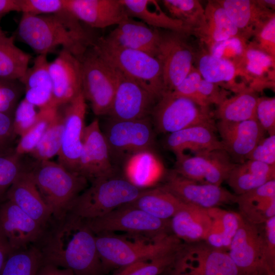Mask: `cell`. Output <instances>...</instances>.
<instances>
[{
    "instance_id": "6da1fadb",
    "label": "cell",
    "mask_w": 275,
    "mask_h": 275,
    "mask_svg": "<svg viewBox=\"0 0 275 275\" xmlns=\"http://www.w3.org/2000/svg\"><path fill=\"white\" fill-rule=\"evenodd\" d=\"M42 262L68 268L75 275H104L95 235L84 220L70 212L59 218H52L35 244Z\"/></svg>"
},
{
    "instance_id": "7a4b0ae2",
    "label": "cell",
    "mask_w": 275,
    "mask_h": 275,
    "mask_svg": "<svg viewBox=\"0 0 275 275\" xmlns=\"http://www.w3.org/2000/svg\"><path fill=\"white\" fill-rule=\"evenodd\" d=\"M17 35L38 55H47L61 46L78 59L95 40L66 9L54 14H22Z\"/></svg>"
},
{
    "instance_id": "3957f363",
    "label": "cell",
    "mask_w": 275,
    "mask_h": 275,
    "mask_svg": "<svg viewBox=\"0 0 275 275\" xmlns=\"http://www.w3.org/2000/svg\"><path fill=\"white\" fill-rule=\"evenodd\" d=\"M37 161L30 170L36 186L52 218H60L69 211L73 201L86 188L88 180L59 162Z\"/></svg>"
},
{
    "instance_id": "277c9868",
    "label": "cell",
    "mask_w": 275,
    "mask_h": 275,
    "mask_svg": "<svg viewBox=\"0 0 275 275\" xmlns=\"http://www.w3.org/2000/svg\"><path fill=\"white\" fill-rule=\"evenodd\" d=\"M92 46L109 65L140 85L157 100L164 93L161 66L157 58L113 45L103 37L96 39Z\"/></svg>"
},
{
    "instance_id": "5b68a950",
    "label": "cell",
    "mask_w": 275,
    "mask_h": 275,
    "mask_svg": "<svg viewBox=\"0 0 275 275\" xmlns=\"http://www.w3.org/2000/svg\"><path fill=\"white\" fill-rule=\"evenodd\" d=\"M143 189L115 175L95 179L74 199L69 211L84 220L97 218L134 201Z\"/></svg>"
},
{
    "instance_id": "8992f818",
    "label": "cell",
    "mask_w": 275,
    "mask_h": 275,
    "mask_svg": "<svg viewBox=\"0 0 275 275\" xmlns=\"http://www.w3.org/2000/svg\"><path fill=\"white\" fill-rule=\"evenodd\" d=\"M95 240L105 272L113 267L151 261L179 250L184 244L173 234L150 243L131 242L111 234L95 235Z\"/></svg>"
},
{
    "instance_id": "52a82bcc",
    "label": "cell",
    "mask_w": 275,
    "mask_h": 275,
    "mask_svg": "<svg viewBox=\"0 0 275 275\" xmlns=\"http://www.w3.org/2000/svg\"><path fill=\"white\" fill-rule=\"evenodd\" d=\"M214 112L188 98L164 92L156 101L150 118L156 131L170 134L199 125L216 127Z\"/></svg>"
},
{
    "instance_id": "ba28073f",
    "label": "cell",
    "mask_w": 275,
    "mask_h": 275,
    "mask_svg": "<svg viewBox=\"0 0 275 275\" xmlns=\"http://www.w3.org/2000/svg\"><path fill=\"white\" fill-rule=\"evenodd\" d=\"M84 221L95 235L121 231L156 240L172 234L170 219L157 218L140 209L124 206Z\"/></svg>"
},
{
    "instance_id": "9c48e42d",
    "label": "cell",
    "mask_w": 275,
    "mask_h": 275,
    "mask_svg": "<svg viewBox=\"0 0 275 275\" xmlns=\"http://www.w3.org/2000/svg\"><path fill=\"white\" fill-rule=\"evenodd\" d=\"M189 34L173 31H160L156 58L162 72L164 92H173L194 66L197 47Z\"/></svg>"
},
{
    "instance_id": "30bf717a",
    "label": "cell",
    "mask_w": 275,
    "mask_h": 275,
    "mask_svg": "<svg viewBox=\"0 0 275 275\" xmlns=\"http://www.w3.org/2000/svg\"><path fill=\"white\" fill-rule=\"evenodd\" d=\"M81 64L82 92L94 114L107 115L115 93V79L109 65L90 46L79 58Z\"/></svg>"
},
{
    "instance_id": "8fae6325",
    "label": "cell",
    "mask_w": 275,
    "mask_h": 275,
    "mask_svg": "<svg viewBox=\"0 0 275 275\" xmlns=\"http://www.w3.org/2000/svg\"><path fill=\"white\" fill-rule=\"evenodd\" d=\"M112 161L124 160L130 155L145 150H152L154 131L150 117L136 120L109 119L104 131Z\"/></svg>"
},
{
    "instance_id": "7c38bea8",
    "label": "cell",
    "mask_w": 275,
    "mask_h": 275,
    "mask_svg": "<svg viewBox=\"0 0 275 275\" xmlns=\"http://www.w3.org/2000/svg\"><path fill=\"white\" fill-rule=\"evenodd\" d=\"M176 155L174 171L180 176L202 183L221 186L236 164L223 149Z\"/></svg>"
},
{
    "instance_id": "4fadbf2b",
    "label": "cell",
    "mask_w": 275,
    "mask_h": 275,
    "mask_svg": "<svg viewBox=\"0 0 275 275\" xmlns=\"http://www.w3.org/2000/svg\"><path fill=\"white\" fill-rule=\"evenodd\" d=\"M264 224H252L240 218L228 251L240 272L258 275L270 269L265 253Z\"/></svg>"
},
{
    "instance_id": "5bb4252c",
    "label": "cell",
    "mask_w": 275,
    "mask_h": 275,
    "mask_svg": "<svg viewBox=\"0 0 275 275\" xmlns=\"http://www.w3.org/2000/svg\"><path fill=\"white\" fill-rule=\"evenodd\" d=\"M109 66L115 83V95L107 115L109 118L130 120L150 117L157 100L136 82Z\"/></svg>"
},
{
    "instance_id": "9a60e30c",
    "label": "cell",
    "mask_w": 275,
    "mask_h": 275,
    "mask_svg": "<svg viewBox=\"0 0 275 275\" xmlns=\"http://www.w3.org/2000/svg\"><path fill=\"white\" fill-rule=\"evenodd\" d=\"M161 188L183 203L209 209L236 203L237 196L227 189L211 184L202 183L170 172Z\"/></svg>"
},
{
    "instance_id": "2e32d148",
    "label": "cell",
    "mask_w": 275,
    "mask_h": 275,
    "mask_svg": "<svg viewBox=\"0 0 275 275\" xmlns=\"http://www.w3.org/2000/svg\"><path fill=\"white\" fill-rule=\"evenodd\" d=\"M77 173L91 181L115 175L107 143L98 119L85 128Z\"/></svg>"
},
{
    "instance_id": "e0dca14e",
    "label": "cell",
    "mask_w": 275,
    "mask_h": 275,
    "mask_svg": "<svg viewBox=\"0 0 275 275\" xmlns=\"http://www.w3.org/2000/svg\"><path fill=\"white\" fill-rule=\"evenodd\" d=\"M180 269H191L197 275H240L228 252L205 241L185 243L175 263Z\"/></svg>"
},
{
    "instance_id": "ac0fdd59",
    "label": "cell",
    "mask_w": 275,
    "mask_h": 275,
    "mask_svg": "<svg viewBox=\"0 0 275 275\" xmlns=\"http://www.w3.org/2000/svg\"><path fill=\"white\" fill-rule=\"evenodd\" d=\"M63 114L64 129L59 163L67 170L76 173L82 147L86 100L81 92L65 105Z\"/></svg>"
},
{
    "instance_id": "d6986e66",
    "label": "cell",
    "mask_w": 275,
    "mask_h": 275,
    "mask_svg": "<svg viewBox=\"0 0 275 275\" xmlns=\"http://www.w3.org/2000/svg\"><path fill=\"white\" fill-rule=\"evenodd\" d=\"M44 228L16 205L7 200L0 205V231L12 251L36 244Z\"/></svg>"
},
{
    "instance_id": "ffe728a7",
    "label": "cell",
    "mask_w": 275,
    "mask_h": 275,
    "mask_svg": "<svg viewBox=\"0 0 275 275\" xmlns=\"http://www.w3.org/2000/svg\"><path fill=\"white\" fill-rule=\"evenodd\" d=\"M48 70L53 101L57 107L67 104L82 92L80 62L70 52L62 49L58 56L49 62Z\"/></svg>"
},
{
    "instance_id": "44dd1931",
    "label": "cell",
    "mask_w": 275,
    "mask_h": 275,
    "mask_svg": "<svg viewBox=\"0 0 275 275\" xmlns=\"http://www.w3.org/2000/svg\"><path fill=\"white\" fill-rule=\"evenodd\" d=\"M216 127L224 150L240 163L246 160L266 132L256 119L238 122L218 121Z\"/></svg>"
},
{
    "instance_id": "7402d4cb",
    "label": "cell",
    "mask_w": 275,
    "mask_h": 275,
    "mask_svg": "<svg viewBox=\"0 0 275 275\" xmlns=\"http://www.w3.org/2000/svg\"><path fill=\"white\" fill-rule=\"evenodd\" d=\"M160 37V31L157 29L127 16L103 38L113 45L143 51L156 58Z\"/></svg>"
},
{
    "instance_id": "603a6c76",
    "label": "cell",
    "mask_w": 275,
    "mask_h": 275,
    "mask_svg": "<svg viewBox=\"0 0 275 275\" xmlns=\"http://www.w3.org/2000/svg\"><path fill=\"white\" fill-rule=\"evenodd\" d=\"M66 9L93 28L117 25L127 15L120 0H66Z\"/></svg>"
},
{
    "instance_id": "cb8c5ba5",
    "label": "cell",
    "mask_w": 275,
    "mask_h": 275,
    "mask_svg": "<svg viewBox=\"0 0 275 275\" xmlns=\"http://www.w3.org/2000/svg\"><path fill=\"white\" fill-rule=\"evenodd\" d=\"M7 199L32 217L44 229L52 218L30 170L22 171L7 192Z\"/></svg>"
},
{
    "instance_id": "d4e9b609",
    "label": "cell",
    "mask_w": 275,
    "mask_h": 275,
    "mask_svg": "<svg viewBox=\"0 0 275 275\" xmlns=\"http://www.w3.org/2000/svg\"><path fill=\"white\" fill-rule=\"evenodd\" d=\"M195 64V67L204 79L230 92L236 94L249 87L245 84L238 81L239 77L243 78L233 64L214 57L200 42L196 53Z\"/></svg>"
},
{
    "instance_id": "484cf974",
    "label": "cell",
    "mask_w": 275,
    "mask_h": 275,
    "mask_svg": "<svg viewBox=\"0 0 275 275\" xmlns=\"http://www.w3.org/2000/svg\"><path fill=\"white\" fill-rule=\"evenodd\" d=\"M237 69L246 84L254 91L274 88L275 58L259 50L250 42Z\"/></svg>"
},
{
    "instance_id": "4316f807",
    "label": "cell",
    "mask_w": 275,
    "mask_h": 275,
    "mask_svg": "<svg viewBox=\"0 0 275 275\" xmlns=\"http://www.w3.org/2000/svg\"><path fill=\"white\" fill-rule=\"evenodd\" d=\"M238 30L249 41L265 21L275 15L274 11L262 6L258 0H217Z\"/></svg>"
},
{
    "instance_id": "83f0119b",
    "label": "cell",
    "mask_w": 275,
    "mask_h": 275,
    "mask_svg": "<svg viewBox=\"0 0 275 275\" xmlns=\"http://www.w3.org/2000/svg\"><path fill=\"white\" fill-rule=\"evenodd\" d=\"M240 216L254 225H263L275 216V179L237 196Z\"/></svg>"
},
{
    "instance_id": "f1b7e54d",
    "label": "cell",
    "mask_w": 275,
    "mask_h": 275,
    "mask_svg": "<svg viewBox=\"0 0 275 275\" xmlns=\"http://www.w3.org/2000/svg\"><path fill=\"white\" fill-rule=\"evenodd\" d=\"M216 127L199 125L168 134L164 146L175 154L190 150L195 153L223 149L224 146L215 134Z\"/></svg>"
},
{
    "instance_id": "f546056e",
    "label": "cell",
    "mask_w": 275,
    "mask_h": 275,
    "mask_svg": "<svg viewBox=\"0 0 275 275\" xmlns=\"http://www.w3.org/2000/svg\"><path fill=\"white\" fill-rule=\"evenodd\" d=\"M48 64L47 55H38L19 80L25 88L24 99L39 109L57 106L53 101Z\"/></svg>"
},
{
    "instance_id": "4dcf8cb0",
    "label": "cell",
    "mask_w": 275,
    "mask_h": 275,
    "mask_svg": "<svg viewBox=\"0 0 275 275\" xmlns=\"http://www.w3.org/2000/svg\"><path fill=\"white\" fill-rule=\"evenodd\" d=\"M211 224L208 209L186 204L170 219L172 234L186 243L204 241Z\"/></svg>"
},
{
    "instance_id": "1f68e13d",
    "label": "cell",
    "mask_w": 275,
    "mask_h": 275,
    "mask_svg": "<svg viewBox=\"0 0 275 275\" xmlns=\"http://www.w3.org/2000/svg\"><path fill=\"white\" fill-rule=\"evenodd\" d=\"M204 9L205 24L202 28L195 31L192 35L196 37L207 49L215 44L230 38L242 37L217 0L208 1Z\"/></svg>"
},
{
    "instance_id": "d6a6232c",
    "label": "cell",
    "mask_w": 275,
    "mask_h": 275,
    "mask_svg": "<svg viewBox=\"0 0 275 275\" xmlns=\"http://www.w3.org/2000/svg\"><path fill=\"white\" fill-rule=\"evenodd\" d=\"M124 178L141 188L155 184L163 176L164 168L152 150L137 152L123 162Z\"/></svg>"
},
{
    "instance_id": "836d02e7",
    "label": "cell",
    "mask_w": 275,
    "mask_h": 275,
    "mask_svg": "<svg viewBox=\"0 0 275 275\" xmlns=\"http://www.w3.org/2000/svg\"><path fill=\"white\" fill-rule=\"evenodd\" d=\"M273 179H275V165L246 160L235 165L227 181L234 194L238 196Z\"/></svg>"
},
{
    "instance_id": "e575fe53",
    "label": "cell",
    "mask_w": 275,
    "mask_h": 275,
    "mask_svg": "<svg viewBox=\"0 0 275 275\" xmlns=\"http://www.w3.org/2000/svg\"><path fill=\"white\" fill-rule=\"evenodd\" d=\"M120 2L128 17L138 18L155 29L182 32L191 35L190 31L181 21L164 12L156 1L120 0Z\"/></svg>"
},
{
    "instance_id": "d590c367",
    "label": "cell",
    "mask_w": 275,
    "mask_h": 275,
    "mask_svg": "<svg viewBox=\"0 0 275 275\" xmlns=\"http://www.w3.org/2000/svg\"><path fill=\"white\" fill-rule=\"evenodd\" d=\"M185 205L172 194L158 186L143 189L136 199L121 206L138 209L156 218L168 220Z\"/></svg>"
},
{
    "instance_id": "8d00e7d4",
    "label": "cell",
    "mask_w": 275,
    "mask_h": 275,
    "mask_svg": "<svg viewBox=\"0 0 275 275\" xmlns=\"http://www.w3.org/2000/svg\"><path fill=\"white\" fill-rule=\"evenodd\" d=\"M259 96L248 87L228 97L214 112L219 121L238 122L256 119V109Z\"/></svg>"
},
{
    "instance_id": "74e56055",
    "label": "cell",
    "mask_w": 275,
    "mask_h": 275,
    "mask_svg": "<svg viewBox=\"0 0 275 275\" xmlns=\"http://www.w3.org/2000/svg\"><path fill=\"white\" fill-rule=\"evenodd\" d=\"M208 210L212 224L204 241L212 248L228 252L238 228L241 216L238 213L219 207Z\"/></svg>"
},
{
    "instance_id": "f35d334b",
    "label": "cell",
    "mask_w": 275,
    "mask_h": 275,
    "mask_svg": "<svg viewBox=\"0 0 275 275\" xmlns=\"http://www.w3.org/2000/svg\"><path fill=\"white\" fill-rule=\"evenodd\" d=\"M13 37L0 36V79L20 80L25 74L31 56L18 48Z\"/></svg>"
},
{
    "instance_id": "ab89813d",
    "label": "cell",
    "mask_w": 275,
    "mask_h": 275,
    "mask_svg": "<svg viewBox=\"0 0 275 275\" xmlns=\"http://www.w3.org/2000/svg\"><path fill=\"white\" fill-rule=\"evenodd\" d=\"M162 3L173 18L181 21L193 33L205 24V9L198 0H163Z\"/></svg>"
},
{
    "instance_id": "60d3db41",
    "label": "cell",
    "mask_w": 275,
    "mask_h": 275,
    "mask_svg": "<svg viewBox=\"0 0 275 275\" xmlns=\"http://www.w3.org/2000/svg\"><path fill=\"white\" fill-rule=\"evenodd\" d=\"M42 263L41 253L35 245L12 251L0 275H36Z\"/></svg>"
},
{
    "instance_id": "b9f144b4",
    "label": "cell",
    "mask_w": 275,
    "mask_h": 275,
    "mask_svg": "<svg viewBox=\"0 0 275 275\" xmlns=\"http://www.w3.org/2000/svg\"><path fill=\"white\" fill-rule=\"evenodd\" d=\"M64 119L58 111L36 148L30 153L37 161L49 160L60 153L63 139Z\"/></svg>"
},
{
    "instance_id": "7bdbcfd3",
    "label": "cell",
    "mask_w": 275,
    "mask_h": 275,
    "mask_svg": "<svg viewBox=\"0 0 275 275\" xmlns=\"http://www.w3.org/2000/svg\"><path fill=\"white\" fill-rule=\"evenodd\" d=\"M59 107L51 106L39 109L37 120L32 127L23 135L15 148V152L21 156L31 153L37 146L50 123L55 117Z\"/></svg>"
},
{
    "instance_id": "ee69618b",
    "label": "cell",
    "mask_w": 275,
    "mask_h": 275,
    "mask_svg": "<svg viewBox=\"0 0 275 275\" xmlns=\"http://www.w3.org/2000/svg\"><path fill=\"white\" fill-rule=\"evenodd\" d=\"M184 245L179 250L149 262H138L123 267L113 275H158L168 266L175 264Z\"/></svg>"
},
{
    "instance_id": "f6af8a7d",
    "label": "cell",
    "mask_w": 275,
    "mask_h": 275,
    "mask_svg": "<svg viewBox=\"0 0 275 275\" xmlns=\"http://www.w3.org/2000/svg\"><path fill=\"white\" fill-rule=\"evenodd\" d=\"M248 42L241 37H233L207 49L214 57L232 63L237 68L243 58Z\"/></svg>"
},
{
    "instance_id": "bcb514c9",
    "label": "cell",
    "mask_w": 275,
    "mask_h": 275,
    "mask_svg": "<svg viewBox=\"0 0 275 275\" xmlns=\"http://www.w3.org/2000/svg\"><path fill=\"white\" fill-rule=\"evenodd\" d=\"M20 156L15 150L9 153L0 154V198L24 170Z\"/></svg>"
},
{
    "instance_id": "7dc6e473",
    "label": "cell",
    "mask_w": 275,
    "mask_h": 275,
    "mask_svg": "<svg viewBox=\"0 0 275 275\" xmlns=\"http://www.w3.org/2000/svg\"><path fill=\"white\" fill-rule=\"evenodd\" d=\"M19 9L22 14H54L66 10V0H19Z\"/></svg>"
},
{
    "instance_id": "c3c4849f",
    "label": "cell",
    "mask_w": 275,
    "mask_h": 275,
    "mask_svg": "<svg viewBox=\"0 0 275 275\" xmlns=\"http://www.w3.org/2000/svg\"><path fill=\"white\" fill-rule=\"evenodd\" d=\"M249 41L259 50L275 58V15L262 24Z\"/></svg>"
},
{
    "instance_id": "681fc988",
    "label": "cell",
    "mask_w": 275,
    "mask_h": 275,
    "mask_svg": "<svg viewBox=\"0 0 275 275\" xmlns=\"http://www.w3.org/2000/svg\"><path fill=\"white\" fill-rule=\"evenodd\" d=\"M36 107L24 98L18 104L13 121L15 133L22 136L35 123L38 111Z\"/></svg>"
},
{
    "instance_id": "f907efd6",
    "label": "cell",
    "mask_w": 275,
    "mask_h": 275,
    "mask_svg": "<svg viewBox=\"0 0 275 275\" xmlns=\"http://www.w3.org/2000/svg\"><path fill=\"white\" fill-rule=\"evenodd\" d=\"M256 119L269 135L275 134V98L259 97Z\"/></svg>"
},
{
    "instance_id": "816d5d0a",
    "label": "cell",
    "mask_w": 275,
    "mask_h": 275,
    "mask_svg": "<svg viewBox=\"0 0 275 275\" xmlns=\"http://www.w3.org/2000/svg\"><path fill=\"white\" fill-rule=\"evenodd\" d=\"M197 92L202 105L206 106L213 104L218 105L230 94L229 91L203 78L198 84Z\"/></svg>"
},
{
    "instance_id": "f5cc1de1",
    "label": "cell",
    "mask_w": 275,
    "mask_h": 275,
    "mask_svg": "<svg viewBox=\"0 0 275 275\" xmlns=\"http://www.w3.org/2000/svg\"><path fill=\"white\" fill-rule=\"evenodd\" d=\"M270 165H275V134L262 138L246 157Z\"/></svg>"
},
{
    "instance_id": "db71d44e",
    "label": "cell",
    "mask_w": 275,
    "mask_h": 275,
    "mask_svg": "<svg viewBox=\"0 0 275 275\" xmlns=\"http://www.w3.org/2000/svg\"><path fill=\"white\" fill-rule=\"evenodd\" d=\"M202 78L201 74L194 65L185 78L171 92L191 99L203 106L197 92L198 84Z\"/></svg>"
},
{
    "instance_id": "11a10c76",
    "label": "cell",
    "mask_w": 275,
    "mask_h": 275,
    "mask_svg": "<svg viewBox=\"0 0 275 275\" xmlns=\"http://www.w3.org/2000/svg\"><path fill=\"white\" fill-rule=\"evenodd\" d=\"M264 238L267 263L272 268L275 258V216L264 224Z\"/></svg>"
},
{
    "instance_id": "9f6ffc18",
    "label": "cell",
    "mask_w": 275,
    "mask_h": 275,
    "mask_svg": "<svg viewBox=\"0 0 275 275\" xmlns=\"http://www.w3.org/2000/svg\"><path fill=\"white\" fill-rule=\"evenodd\" d=\"M18 96L14 87L0 83V112L6 113L14 106Z\"/></svg>"
},
{
    "instance_id": "6f0895ef",
    "label": "cell",
    "mask_w": 275,
    "mask_h": 275,
    "mask_svg": "<svg viewBox=\"0 0 275 275\" xmlns=\"http://www.w3.org/2000/svg\"><path fill=\"white\" fill-rule=\"evenodd\" d=\"M13 133V121L7 113L0 112V148L10 139Z\"/></svg>"
},
{
    "instance_id": "680465c9",
    "label": "cell",
    "mask_w": 275,
    "mask_h": 275,
    "mask_svg": "<svg viewBox=\"0 0 275 275\" xmlns=\"http://www.w3.org/2000/svg\"><path fill=\"white\" fill-rule=\"evenodd\" d=\"M12 251L7 240L0 231V273L6 260Z\"/></svg>"
},
{
    "instance_id": "91938a15",
    "label": "cell",
    "mask_w": 275,
    "mask_h": 275,
    "mask_svg": "<svg viewBox=\"0 0 275 275\" xmlns=\"http://www.w3.org/2000/svg\"><path fill=\"white\" fill-rule=\"evenodd\" d=\"M12 11L19 12V0H0V16Z\"/></svg>"
},
{
    "instance_id": "94428289",
    "label": "cell",
    "mask_w": 275,
    "mask_h": 275,
    "mask_svg": "<svg viewBox=\"0 0 275 275\" xmlns=\"http://www.w3.org/2000/svg\"><path fill=\"white\" fill-rule=\"evenodd\" d=\"M57 268V266L42 262L36 275H54Z\"/></svg>"
},
{
    "instance_id": "6125c7cd",
    "label": "cell",
    "mask_w": 275,
    "mask_h": 275,
    "mask_svg": "<svg viewBox=\"0 0 275 275\" xmlns=\"http://www.w3.org/2000/svg\"><path fill=\"white\" fill-rule=\"evenodd\" d=\"M259 3L264 7L274 11L275 1L274 0H258Z\"/></svg>"
},
{
    "instance_id": "be15d7a7",
    "label": "cell",
    "mask_w": 275,
    "mask_h": 275,
    "mask_svg": "<svg viewBox=\"0 0 275 275\" xmlns=\"http://www.w3.org/2000/svg\"><path fill=\"white\" fill-rule=\"evenodd\" d=\"M54 275H75L73 271L68 268L57 267Z\"/></svg>"
},
{
    "instance_id": "e7e4bbea",
    "label": "cell",
    "mask_w": 275,
    "mask_h": 275,
    "mask_svg": "<svg viewBox=\"0 0 275 275\" xmlns=\"http://www.w3.org/2000/svg\"><path fill=\"white\" fill-rule=\"evenodd\" d=\"M172 275H182L180 272L175 270L174 273Z\"/></svg>"
},
{
    "instance_id": "03108f58",
    "label": "cell",
    "mask_w": 275,
    "mask_h": 275,
    "mask_svg": "<svg viewBox=\"0 0 275 275\" xmlns=\"http://www.w3.org/2000/svg\"><path fill=\"white\" fill-rule=\"evenodd\" d=\"M4 33H3V31L2 30L1 27H0V36L3 35Z\"/></svg>"
}]
</instances>
